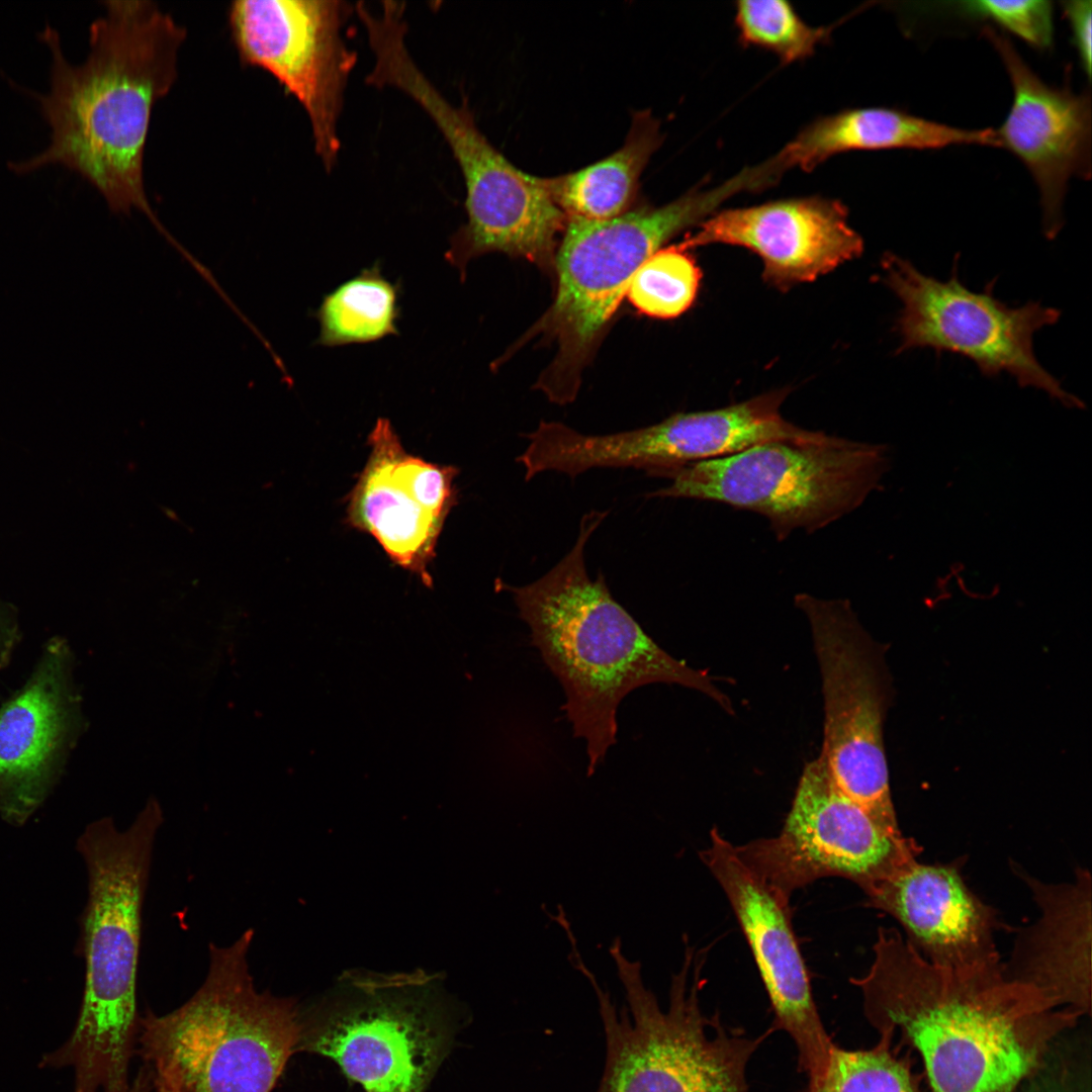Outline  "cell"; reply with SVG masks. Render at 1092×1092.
<instances>
[{"label":"cell","mask_w":1092,"mask_h":1092,"mask_svg":"<svg viewBox=\"0 0 1092 1092\" xmlns=\"http://www.w3.org/2000/svg\"><path fill=\"white\" fill-rule=\"evenodd\" d=\"M874 952L868 973L851 982L882 1035L899 1028L918 1050L934 1092H1012L1073 1017L1044 991L1009 978L1001 962L935 965L886 927Z\"/></svg>","instance_id":"cell-1"},{"label":"cell","mask_w":1092,"mask_h":1092,"mask_svg":"<svg viewBox=\"0 0 1092 1092\" xmlns=\"http://www.w3.org/2000/svg\"><path fill=\"white\" fill-rule=\"evenodd\" d=\"M105 14L90 26L86 61L72 66L58 33L42 39L53 56L51 89L38 97L51 129L39 155L14 164L18 173L61 164L79 173L114 213L143 212L176 249L150 205L144 156L153 109L177 78L186 29L149 0L104 2Z\"/></svg>","instance_id":"cell-2"},{"label":"cell","mask_w":1092,"mask_h":1092,"mask_svg":"<svg viewBox=\"0 0 1092 1092\" xmlns=\"http://www.w3.org/2000/svg\"><path fill=\"white\" fill-rule=\"evenodd\" d=\"M607 515L595 510L583 515L572 548L537 580L520 586L500 583L513 595L532 644L564 690L573 735L586 742L588 776L616 744L618 706L637 688L675 684L734 712L708 673L674 658L644 632L613 598L603 573L589 577L585 545Z\"/></svg>","instance_id":"cell-3"},{"label":"cell","mask_w":1092,"mask_h":1092,"mask_svg":"<svg viewBox=\"0 0 1092 1092\" xmlns=\"http://www.w3.org/2000/svg\"><path fill=\"white\" fill-rule=\"evenodd\" d=\"M162 816L148 807L124 831L103 818L78 840L88 875L86 976L70 1037L42 1066L71 1067L74 1092H125L139 1027L136 979L142 907Z\"/></svg>","instance_id":"cell-4"},{"label":"cell","mask_w":1092,"mask_h":1092,"mask_svg":"<svg viewBox=\"0 0 1092 1092\" xmlns=\"http://www.w3.org/2000/svg\"><path fill=\"white\" fill-rule=\"evenodd\" d=\"M254 930L209 945L206 978L163 1015L139 1019L140 1054L174 1092H271L294 1052L302 1020L293 998L259 992L249 971Z\"/></svg>","instance_id":"cell-5"},{"label":"cell","mask_w":1092,"mask_h":1092,"mask_svg":"<svg viewBox=\"0 0 1092 1092\" xmlns=\"http://www.w3.org/2000/svg\"><path fill=\"white\" fill-rule=\"evenodd\" d=\"M722 201L715 188L695 189L659 207L607 220L567 219L554 260V300L523 339L541 335L556 348L537 389L558 404L575 398L582 371L639 267Z\"/></svg>","instance_id":"cell-6"},{"label":"cell","mask_w":1092,"mask_h":1092,"mask_svg":"<svg viewBox=\"0 0 1092 1092\" xmlns=\"http://www.w3.org/2000/svg\"><path fill=\"white\" fill-rule=\"evenodd\" d=\"M616 939L610 949L626 991L630 1012H617L593 974L582 973L596 991L607 1056L597 1092H747L746 1066L761 1041L729 1031L700 1010V969L688 989L693 952L672 977L670 1001L662 1011L642 982L640 964L630 962Z\"/></svg>","instance_id":"cell-7"},{"label":"cell","mask_w":1092,"mask_h":1092,"mask_svg":"<svg viewBox=\"0 0 1092 1092\" xmlns=\"http://www.w3.org/2000/svg\"><path fill=\"white\" fill-rule=\"evenodd\" d=\"M889 447L828 435L772 441L689 464L648 497L725 504L766 519L779 541L811 534L862 505L890 469Z\"/></svg>","instance_id":"cell-8"},{"label":"cell","mask_w":1092,"mask_h":1092,"mask_svg":"<svg viewBox=\"0 0 1092 1092\" xmlns=\"http://www.w3.org/2000/svg\"><path fill=\"white\" fill-rule=\"evenodd\" d=\"M438 975L348 971L303 1018L298 1051L334 1060L365 1092H424L447 1034Z\"/></svg>","instance_id":"cell-9"},{"label":"cell","mask_w":1092,"mask_h":1092,"mask_svg":"<svg viewBox=\"0 0 1092 1092\" xmlns=\"http://www.w3.org/2000/svg\"><path fill=\"white\" fill-rule=\"evenodd\" d=\"M395 87L429 115L463 176L467 220L451 237L446 261L462 279L468 263L489 252L554 269L556 237L567 218L548 178L530 175L509 161L478 128L470 110L451 103L420 67L404 68Z\"/></svg>","instance_id":"cell-10"},{"label":"cell","mask_w":1092,"mask_h":1092,"mask_svg":"<svg viewBox=\"0 0 1092 1092\" xmlns=\"http://www.w3.org/2000/svg\"><path fill=\"white\" fill-rule=\"evenodd\" d=\"M821 675V756L835 785L882 826L901 833L883 740L885 687L874 643L845 599L797 594Z\"/></svg>","instance_id":"cell-11"},{"label":"cell","mask_w":1092,"mask_h":1092,"mask_svg":"<svg viewBox=\"0 0 1092 1092\" xmlns=\"http://www.w3.org/2000/svg\"><path fill=\"white\" fill-rule=\"evenodd\" d=\"M881 267L883 282L902 304L895 323L899 353L930 348L959 354L986 376L1006 372L1021 387L1040 389L1070 408L1084 407L1041 366L1033 351V335L1055 325L1061 316L1059 309L1036 301L1008 306L993 296V283L983 292L968 289L960 282L957 268L947 281H941L893 253L884 255Z\"/></svg>","instance_id":"cell-12"},{"label":"cell","mask_w":1092,"mask_h":1092,"mask_svg":"<svg viewBox=\"0 0 1092 1092\" xmlns=\"http://www.w3.org/2000/svg\"><path fill=\"white\" fill-rule=\"evenodd\" d=\"M735 850L790 901L795 890L826 877L847 879L866 892L918 859L921 847L842 793L819 755L805 765L781 832Z\"/></svg>","instance_id":"cell-13"},{"label":"cell","mask_w":1092,"mask_h":1092,"mask_svg":"<svg viewBox=\"0 0 1092 1092\" xmlns=\"http://www.w3.org/2000/svg\"><path fill=\"white\" fill-rule=\"evenodd\" d=\"M351 12L340 0H239L228 14L241 62L269 72L304 108L328 172L340 153L344 93L357 60L343 33Z\"/></svg>","instance_id":"cell-14"},{"label":"cell","mask_w":1092,"mask_h":1092,"mask_svg":"<svg viewBox=\"0 0 1092 1092\" xmlns=\"http://www.w3.org/2000/svg\"><path fill=\"white\" fill-rule=\"evenodd\" d=\"M74 672L68 639L54 635L0 704V817L12 825L25 823L54 792L84 730Z\"/></svg>","instance_id":"cell-15"},{"label":"cell","mask_w":1092,"mask_h":1092,"mask_svg":"<svg viewBox=\"0 0 1092 1092\" xmlns=\"http://www.w3.org/2000/svg\"><path fill=\"white\" fill-rule=\"evenodd\" d=\"M700 856L723 889L749 944L776 1016V1026L796 1043L799 1067L816 1087L826 1071L834 1042L828 1035L811 990L810 977L786 900L738 856L717 828Z\"/></svg>","instance_id":"cell-16"},{"label":"cell","mask_w":1092,"mask_h":1092,"mask_svg":"<svg viewBox=\"0 0 1092 1092\" xmlns=\"http://www.w3.org/2000/svg\"><path fill=\"white\" fill-rule=\"evenodd\" d=\"M1004 63L1013 89L1011 108L996 129L1000 147L1026 166L1039 190L1043 232L1057 237L1063 204L1074 177L1091 176V97L1069 82L1053 87L1024 62L1010 39L990 26L982 30Z\"/></svg>","instance_id":"cell-17"},{"label":"cell","mask_w":1092,"mask_h":1092,"mask_svg":"<svg viewBox=\"0 0 1092 1092\" xmlns=\"http://www.w3.org/2000/svg\"><path fill=\"white\" fill-rule=\"evenodd\" d=\"M847 216L842 202L822 196L775 200L713 213L678 245L748 249L761 259L764 281L784 291L860 256L863 241Z\"/></svg>","instance_id":"cell-18"},{"label":"cell","mask_w":1092,"mask_h":1092,"mask_svg":"<svg viewBox=\"0 0 1092 1092\" xmlns=\"http://www.w3.org/2000/svg\"><path fill=\"white\" fill-rule=\"evenodd\" d=\"M961 868L959 859L931 864L916 859L866 891L868 904L895 918L907 942L932 964L998 963L997 915L968 887Z\"/></svg>","instance_id":"cell-19"},{"label":"cell","mask_w":1092,"mask_h":1092,"mask_svg":"<svg viewBox=\"0 0 1092 1092\" xmlns=\"http://www.w3.org/2000/svg\"><path fill=\"white\" fill-rule=\"evenodd\" d=\"M1029 887L1036 922L1020 931L1006 975L1030 984L1060 1004L1086 1007L1091 986V875L1078 868L1072 882L1052 884L1015 871Z\"/></svg>","instance_id":"cell-20"},{"label":"cell","mask_w":1092,"mask_h":1092,"mask_svg":"<svg viewBox=\"0 0 1092 1092\" xmlns=\"http://www.w3.org/2000/svg\"><path fill=\"white\" fill-rule=\"evenodd\" d=\"M1000 147L996 129H968L929 120L898 108H851L818 117L769 158L780 176L811 171L828 158L851 151L933 150L950 146Z\"/></svg>","instance_id":"cell-21"},{"label":"cell","mask_w":1092,"mask_h":1092,"mask_svg":"<svg viewBox=\"0 0 1092 1092\" xmlns=\"http://www.w3.org/2000/svg\"><path fill=\"white\" fill-rule=\"evenodd\" d=\"M371 452L348 496V522L369 533L397 565L431 585L428 566L444 522L421 508L393 474L402 447L390 422L380 418L369 438Z\"/></svg>","instance_id":"cell-22"},{"label":"cell","mask_w":1092,"mask_h":1092,"mask_svg":"<svg viewBox=\"0 0 1092 1092\" xmlns=\"http://www.w3.org/2000/svg\"><path fill=\"white\" fill-rule=\"evenodd\" d=\"M661 142L659 121L647 109L639 110L632 114L620 149L577 171L548 178L566 218L599 221L627 212L640 176Z\"/></svg>","instance_id":"cell-23"},{"label":"cell","mask_w":1092,"mask_h":1092,"mask_svg":"<svg viewBox=\"0 0 1092 1092\" xmlns=\"http://www.w3.org/2000/svg\"><path fill=\"white\" fill-rule=\"evenodd\" d=\"M398 293L379 266L363 269L324 296L313 314L320 324L315 345L365 344L397 335Z\"/></svg>","instance_id":"cell-24"},{"label":"cell","mask_w":1092,"mask_h":1092,"mask_svg":"<svg viewBox=\"0 0 1092 1092\" xmlns=\"http://www.w3.org/2000/svg\"><path fill=\"white\" fill-rule=\"evenodd\" d=\"M702 272L695 259L679 245L652 254L633 276L626 297L642 314L673 318L694 303Z\"/></svg>","instance_id":"cell-25"},{"label":"cell","mask_w":1092,"mask_h":1092,"mask_svg":"<svg viewBox=\"0 0 1092 1092\" xmlns=\"http://www.w3.org/2000/svg\"><path fill=\"white\" fill-rule=\"evenodd\" d=\"M735 25L743 46L770 51L785 64L812 56L834 27L809 25L789 2L783 0L736 2Z\"/></svg>","instance_id":"cell-26"},{"label":"cell","mask_w":1092,"mask_h":1092,"mask_svg":"<svg viewBox=\"0 0 1092 1092\" xmlns=\"http://www.w3.org/2000/svg\"><path fill=\"white\" fill-rule=\"evenodd\" d=\"M888 1037L872 1050L834 1044L823 1078L807 1092H920L905 1063L889 1052Z\"/></svg>","instance_id":"cell-27"},{"label":"cell","mask_w":1092,"mask_h":1092,"mask_svg":"<svg viewBox=\"0 0 1092 1092\" xmlns=\"http://www.w3.org/2000/svg\"><path fill=\"white\" fill-rule=\"evenodd\" d=\"M959 15L988 20L1039 51L1054 42V8L1046 0L959 1L949 3Z\"/></svg>","instance_id":"cell-28"},{"label":"cell","mask_w":1092,"mask_h":1092,"mask_svg":"<svg viewBox=\"0 0 1092 1092\" xmlns=\"http://www.w3.org/2000/svg\"><path fill=\"white\" fill-rule=\"evenodd\" d=\"M457 469L440 466L407 454L401 447L395 456L393 474L415 502L431 516L445 522L456 502L453 480Z\"/></svg>","instance_id":"cell-29"},{"label":"cell","mask_w":1092,"mask_h":1092,"mask_svg":"<svg viewBox=\"0 0 1092 1092\" xmlns=\"http://www.w3.org/2000/svg\"><path fill=\"white\" fill-rule=\"evenodd\" d=\"M1090 0L1063 1L1062 9L1072 32V41L1077 51L1084 73L1091 76V11Z\"/></svg>","instance_id":"cell-30"},{"label":"cell","mask_w":1092,"mask_h":1092,"mask_svg":"<svg viewBox=\"0 0 1092 1092\" xmlns=\"http://www.w3.org/2000/svg\"><path fill=\"white\" fill-rule=\"evenodd\" d=\"M22 640L17 608L0 598V669L8 667Z\"/></svg>","instance_id":"cell-31"},{"label":"cell","mask_w":1092,"mask_h":1092,"mask_svg":"<svg viewBox=\"0 0 1092 1092\" xmlns=\"http://www.w3.org/2000/svg\"><path fill=\"white\" fill-rule=\"evenodd\" d=\"M154 1088V1079L152 1073L143 1068L139 1074L134 1077L129 1087L125 1092H151Z\"/></svg>","instance_id":"cell-32"},{"label":"cell","mask_w":1092,"mask_h":1092,"mask_svg":"<svg viewBox=\"0 0 1092 1092\" xmlns=\"http://www.w3.org/2000/svg\"><path fill=\"white\" fill-rule=\"evenodd\" d=\"M154 1087L156 1092H174L171 1085L163 1078L155 1076Z\"/></svg>","instance_id":"cell-33"}]
</instances>
